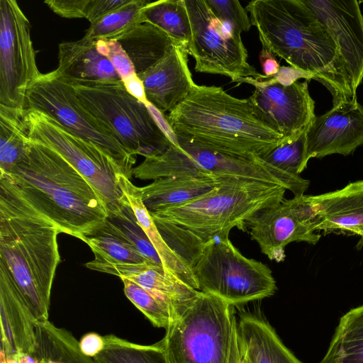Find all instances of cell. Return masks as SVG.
I'll use <instances>...</instances> for the list:
<instances>
[{"label":"cell","mask_w":363,"mask_h":363,"mask_svg":"<svg viewBox=\"0 0 363 363\" xmlns=\"http://www.w3.org/2000/svg\"><path fill=\"white\" fill-rule=\"evenodd\" d=\"M287 189L242 177L221 178L211 191L182 205L150 213L167 245L191 267L209 242L245 230L259 211L281 203Z\"/></svg>","instance_id":"obj_1"},{"label":"cell","mask_w":363,"mask_h":363,"mask_svg":"<svg viewBox=\"0 0 363 363\" xmlns=\"http://www.w3.org/2000/svg\"><path fill=\"white\" fill-rule=\"evenodd\" d=\"M60 231L0 174V264L8 271L39 322L48 320L50 294L60 257Z\"/></svg>","instance_id":"obj_2"},{"label":"cell","mask_w":363,"mask_h":363,"mask_svg":"<svg viewBox=\"0 0 363 363\" xmlns=\"http://www.w3.org/2000/svg\"><path fill=\"white\" fill-rule=\"evenodd\" d=\"M245 9L262 48L320 82L333 106L357 96L336 43L302 0H255Z\"/></svg>","instance_id":"obj_3"},{"label":"cell","mask_w":363,"mask_h":363,"mask_svg":"<svg viewBox=\"0 0 363 363\" xmlns=\"http://www.w3.org/2000/svg\"><path fill=\"white\" fill-rule=\"evenodd\" d=\"M23 197L59 228L81 240L100 229L107 207L90 183L54 150L30 140L7 173Z\"/></svg>","instance_id":"obj_4"},{"label":"cell","mask_w":363,"mask_h":363,"mask_svg":"<svg viewBox=\"0 0 363 363\" xmlns=\"http://www.w3.org/2000/svg\"><path fill=\"white\" fill-rule=\"evenodd\" d=\"M164 119L172 135L242 157H260L286 141L259 120L249 98H235L216 86L194 84Z\"/></svg>","instance_id":"obj_5"},{"label":"cell","mask_w":363,"mask_h":363,"mask_svg":"<svg viewBox=\"0 0 363 363\" xmlns=\"http://www.w3.org/2000/svg\"><path fill=\"white\" fill-rule=\"evenodd\" d=\"M172 145L162 154L145 157L134 167L133 176L140 179L168 177L199 178L242 177L274 184L303 195L310 182L277 169L259 157H242L198 145L173 135Z\"/></svg>","instance_id":"obj_6"},{"label":"cell","mask_w":363,"mask_h":363,"mask_svg":"<svg viewBox=\"0 0 363 363\" xmlns=\"http://www.w3.org/2000/svg\"><path fill=\"white\" fill-rule=\"evenodd\" d=\"M169 363H241L234 306L200 292L161 340Z\"/></svg>","instance_id":"obj_7"},{"label":"cell","mask_w":363,"mask_h":363,"mask_svg":"<svg viewBox=\"0 0 363 363\" xmlns=\"http://www.w3.org/2000/svg\"><path fill=\"white\" fill-rule=\"evenodd\" d=\"M68 83L84 107L133 155H159L173 143L147 106L133 96L122 80Z\"/></svg>","instance_id":"obj_8"},{"label":"cell","mask_w":363,"mask_h":363,"mask_svg":"<svg viewBox=\"0 0 363 363\" xmlns=\"http://www.w3.org/2000/svg\"><path fill=\"white\" fill-rule=\"evenodd\" d=\"M192 269L200 291L233 306L269 297L277 290L271 269L245 257L229 238L207 243Z\"/></svg>","instance_id":"obj_9"},{"label":"cell","mask_w":363,"mask_h":363,"mask_svg":"<svg viewBox=\"0 0 363 363\" xmlns=\"http://www.w3.org/2000/svg\"><path fill=\"white\" fill-rule=\"evenodd\" d=\"M26 109L47 114L73 134L99 147L130 179L135 155L84 107L72 86L55 70L40 74L31 84L26 96Z\"/></svg>","instance_id":"obj_10"},{"label":"cell","mask_w":363,"mask_h":363,"mask_svg":"<svg viewBox=\"0 0 363 363\" xmlns=\"http://www.w3.org/2000/svg\"><path fill=\"white\" fill-rule=\"evenodd\" d=\"M23 118L30 139L54 150L69 162L99 194L107 211L119 206L125 196L117 179L122 172L109 156L41 111L26 109Z\"/></svg>","instance_id":"obj_11"},{"label":"cell","mask_w":363,"mask_h":363,"mask_svg":"<svg viewBox=\"0 0 363 363\" xmlns=\"http://www.w3.org/2000/svg\"><path fill=\"white\" fill-rule=\"evenodd\" d=\"M191 28L188 50L196 72L220 74L240 83L244 78L267 79L247 62L240 34L217 18L206 0H184Z\"/></svg>","instance_id":"obj_12"},{"label":"cell","mask_w":363,"mask_h":363,"mask_svg":"<svg viewBox=\"0 0 363 363\" xmlns=\"http://www.w3.org/2000/svg\"><path fill=\"white\" fill-rule=\"evenodd\" d=\"M41 73L28 19L14 0L0 1V105L21 113L31 84Z\"/></svg>","instance_id":"obj_13"},{"label":"cell","mask_w":363,"mask_h":363,"mask_svg":"<svg viewBox=\"0 0 363 363\" xmlns=\"http://www.w3.org/2000/svg\"><path fill=\"white\" fill-rule=\"evenodd\" d=\"M240 83L255 86L249 97L255 114L286 140L298 138L316 117L307 80L284 86L274 77L264 80L248 77Z\"/></svg>","instance_id":"obj_14"},{"label":"cell","mask_w":363,"mask_h":363,"mask_svg":"<svg viewBox=\"0 0 363 363\" xmlns=\"http://www.w3.org/2000/svg\"><path fill=\"white\" fill-rule=\"evenodd\" d=\"M336 43L354 94L363 80V14L356 0H302Z\"/></svg>","instance_id":"obj_15"},{"label":"cell","mask_w":363,"mask_h":363,"mask_svg":"<svg viewBox=\"0 0 363 363\" xmlns=\"http://www.w3.org/2000/svg\"><path fill=\"white\" fill-rule=\"evenodd\" d=\"M363 145V106L357 97L316 116L306 130V159L352 155Z\"/></svg>","instance_id":"obj_16"},{"label":"cell","mask_w":363,"mask_h":363,"mask_svg":"<svg viewBox=\"0 0 363 363\" xmlns=\"http://www.w3.org/2000/svg\"><path fill=\"white\" fill-rule=\"evenodd\" d=\"M252 240L270 260L285 259V247L292 242L316 244L320 235L311 230L301 219L293 199L257 213L246 225Z\"/></svg>","instance_id":"obj_17"},{"label":"cell","mask_w":363,"mask_h":363,"mask_svg":"<svg viewBox=\"0 0 363 363\" xmlns=\"http://www.w3.org/2000/svg\"><path fill=\"white\" fill-rule=\"evenodd\" d=\"M1 363L34 355L38 320L7 269L0 264Z\"/></svg>","instance_id":"obj_18"},{"label":"cell","mask_w":363,"mask_h":363,"mask_svg":"<svg viewBox=\"0 0 363 363\" xmlns=\"http://www.w3.org/2000/svg\"><path fill=\"white\" fill-rule=\"evenodd\" d=\"M188 55L184 47L174 43L162 60L137 74L147 102L160 113L174 109L195 84L188 66Z\"/></svg>","instance_id":"obj_19"},{"label":"cell","mask_w":363,"mask_h":363,"mask_svg":"<svg viewBox=\"0 0 363 363\" xmlns=\"http://www.w3.org/2000/svg\"><path fill=\"white\" fill-rule=\"evenodd\" d=\"M308 198L317 213L315 231L350 233L363 241V180Z\"/></svg>","instance_id":"obj_20"},{"label":"cell","mask_w":363,"mask_h":363,"mask_svg":"<svg viewBox=\"0 0 363 363\" xmlns=\"http://www.w3.org/2000/svg\"><path fill=\"white\" fill-rule=\"evenodd\" d=\"M55 71L68 82L121 80L109 60L98 51L96 41L84 37L59 44Z\"/></svg>","instance_id":"obj_21"},{"label":"cell","mask_w":363,"mask_h":363,"mask_svg":"<svg viewBox=\"0 0 363 363\" xmlns=\"http://www.w3.org/2000/svg\"><path fill=\"white\" fill-rule=\"evenodd\" d=\"M119 186L132 207L138 222L154 246L164 269L199 291L191 265L177 255L165 242L141 199L140 187L124 174H117Z\"/></svg>","instance_id":"obj_22"},{"label":"cell","mask_w":363,"mask_h":363,"mask_svg":"<svg viewBox=\"0 0 363 363\" xmlns=\"http://www.w3.org/2000/svg\"><path fill=\"white\" fill-rule=\"evenodd\" d=\"M240 347L251 363H302L263 318L245 314L238 322Z\"/></svg>","instance_id":"obj_23"},{"label":"cell","mask_w":363,"mask_h":363,"mask_svg":"<svg viewBox=\"0 0 363 363\" xmlns=\"http://www.w3.org/2000/svg\"><path fill=\"white\" fill-rule=\"evenodd\" d=\"M221 178L168 177L140 187L143 204L150 213L192 201L213 189Z\"/></svg>","instance_id":"obj_24"},{"label":"cell","mask_w":363,"mask_h":363,"mask_svg":"<svg viewBox=\"0 0 363 363\" xmlns=\"http://www.w3.org/2000/svg\"><path fill=\"white\" fill-rule=\"evenodd\" d=\"M123 278L136 283L164 301L174 322L191 307L201 292L163 267L150 263L140 265L136 272Z\"/></svg>","instance_id":"obj_25"},{"label":"cell","mask_w":363,"mask_h":363,"mask_svg":"<svg viewBox=\"0 0 363 363\" xmlns=\"http://www.w3.org/2000/svg\"><path fill=\"white\" fill-rule=\"evenodd\" d=\"M82 241L90 247L94 255V259L85 264L91 270L106 273L115 265L151 263L106 221L100 229Z\"/></svg>","instance_id":"obj_26"},{"label":"cell","mask_w":363,"mask_h":363,"mask_svg":"<svg viewBox=\"0 0 363 363\" xmlns=\"http://www.w3.org/2000/svg\"><path fill=\"white\" fill-rule=\"evenodd\" d=\"M130 59L136 74L162 60L175 43L157 27L143 23L116 39Z\"/></svg>","instance_id":"obj_27"},{"label":"cell","mask_w":363,"mask_h":363,"mask_svg":"<svg viewBox=\"0 0 363 363\" xmlns=\"http://www.w3.org/2000/svg\"><path fill=\"white\" fill-rule=\"evenodd\" d=\"M35 335L37 363H96L82 352L79 341L69 331L49 320L37 322Z\"/></svg>","instance_id":"obj_28"},{"label":"cell","mask_w":363,"mask_h":363,"mask_svg":"<svg viewBox=\"0 0 363 363\" xmlns=\"http://www.w3.org/2000/svg\"><path fill=\"white\" fill-rule=\"evenodd\" d=\"M319 363H363V305L341 317Z\"/></svg>","instance_id":"obj_29"},{"label":"cell","mask_w":363,"mask_h":363,"mask_svg":"<svg viewBox=\"0 0 363 363\" xmlns=\"http://www.w3.org/2000/svg\"><path fill=\"white\" fill-rule=\"evenodd\" d=\"M142 16L143 23L157 27L188 52L191 28L184 0L148 1L143 9Z\"/></svg>","instance_id":"obj_30"},{"label":"cell","mask_w":363,"mask_h":363,"mask_svg":"<svg viewBox=\"0 0 363 363\" xmlns=\"http://www.w3.org/2000/svg\"><path fill=\"white\" fill-rule=\"evenodd\" d=\"M23 115L0 105V174L7 173L29 148L30 139Z\"/></svg>","instance_id":"obj_31"},{"label":"cell","mask_w":363,"mask_h":363,"mask_svg":"<svg viewBox=\"0 0 363 363\" xmlns=\"http://www.w3.org/2000/svg\"><path fill=\"white\" fill-rule=\"evenodd\" d=\"M104 347L94 359L96 363H169L162 340L139 345L117 337L104 336Z\"/></svg>","instance_id":"obj_32"},{"label":"cell","mask_w":363,"mask_h":363,"mask_svg":"<svg viewBox=\"0 0 363 363\" xmlns=\"http://www.w3.org/2000/svg\"><path fill=\"white\" fill-rule=\"evenodd\" d=\"M106 221L133 244L147 260L155 265L163 267L159 255L139 225L125 196L118 208L108 211Z\"/></svg>","instance_id":"obj_33"},{"label":"cell","mask_w":363,"mask_h":363,"mask_svg":"<svg viewBox=\"0 0 363 363\" xmlns=\"http://www.w3.org/2000/svg\"><path fill=\"white\" fill-rule=\"evenodd\" d=\"M148 3L145 0H133L130 4L90 24L84 38L99 40H116L134 26L143 23L142 11Z\"/></svg>","instance_id":"obj_34"},{"label":"cell","mask_w":363,"mask_h":363,"mask_svg":"<svg viewBox=\"0 0 363 363\" xmlns=\"http://www.w3.org/2000/svg\"><path fill=\"white\" fill-rule=\"evenodd\" d=\"M126 297L156 327L166 330L174 320L167 303L149 290L136 283L121 278Z\"/></svg>","instance_id":"obj_35"},{"label":"cell","mask_w":363,"mask_h":363,"mask_svg":"<svg viewBox=\"0 0 363 363\" xmlns=\"http://www.w3.org/2000/svg\"><path fill=\"white\" fill-rule=\"evenodd\" d=\"M306 130L298 138L278 145L259 158L269 165L298 176L306 168Z\"/></svg>","instance_id":"obj_36"},{"label":"cell","mask_w":363,"mask_h":363,"mask_svg":"<svg viewBox=\"0 0 363 363\" xmlns=\"http://www.w3.org/2000/svg\"><path fill=\"white\" fill-rule=\"evenodd\" d=\"M214 16L230 26L238 33L246 32L252 23L247 11L237 0H206Z\"/></svg>","instance_id":"obj_37"},{"label":"cell","mask_w":363,"mask_h":363,"mask_svg":"<svg viewBox=\"0 0 363 363\" xmlns=\"http://www.w3.org/2000/svg\"><path fill=\"white\" fill-rule=\"evenodd\" d=\"M96 41L98 51L109 60L122 81L136 74L130 59L118 41L116 40Z\"/></svg>","instance_id":"obj_38"},{"label":"cell","mask_w":363,"mask_h":363,"mask_svg":"<svg viewBox=\"0 0 363 363\" xmlns=\"http://www.w3.org/2000/svg\"><path fill=\"white\" fill-rule=\"evenodd\" d=\"M44 3L63 18H86L89 0H47Z\"/></svg>","instance_id":"obj_39"},{"label":"cell","mask_w":363,"mask_h":363,"mask_svg":"<svg viewBox=\"0 0 363 363\" xmlns=\"http://www.w3.org/2000/svg\"><path fill=\"white\" fill-rule=\"evenodd\" d=\"M133 0H89L86 18L93 24L106 16L130 4Z\"/></svg>","instance_id":"obj_40"},{"label":"cell","mask_w":363,"mask_h":363,"mask_svg":"<svg viewBox=\"0 0 363 363\" xmlns=\"http://www.w3.org/2000/svg\"><path fill=\"white\" fill-rule=\"evenodd\" d=\"M79 348L82 352L94 358L104 347V336L96 333H88L84 335L79 341Z\"/></svg>","instance_id":"obj_41"},{"label":"cell","mask_w":363,"mask_h":363,"mask_svg":"<svg viewBox=\"0 0 363 363\" xmlns=\"http://www.w3.org/2000/svg\"><path fill=\"white\" fill-rule=\"evenodd\" d=\"M279 83L284 85L289 86L297 79L304 78L306 80L312 79L313 77L301 70L295 69L292 67H280L279 72L273 77Z\"/></svg>","instance_id":"obj_42"},{"label":"cell","mask_w":363,"mask_h":363,"mask_svg":"<svg viewBox=\"0 0 363 363\" xmlns=\"http://www.w3.org/2000/svg\"><path fill=\"white\" fill-rule=\"evenodd\" d=\"M259 60L265 77L271 78L277 74L280 65L271 52L262 48L259 54Z\"/></svg>","instance_id":"obj_43"},{"label":"cell","mask_w":363,"mask_h":363,"mask_svg":"<svg viewBox=\"0 0 363 363\" xmlns=\"http://www.w3.org/2000/svg\"><path fill=\"white\" fill-rule=\"evenodd\" d=\"M123 82L127 91L133 96L146 105L148 104L143 82L137 74L123 81Z\"/></svg>","instance_id":"obj_44"},{"label":"cell","mask_w":363,"mask_h":363,"mask_svg":"<svg viewBox=\"0 0 363 363\" xmlns=\"http://www.w3.org/2000/svg\"><path fill=\"white\" fill-rule=\"evenodd\" d=\"M241 350V363H251L248 358L247 357L245 353L244 352L243 350L240 347Z\"/></svg>","instance_id":"obj_45"}]
</instances>
